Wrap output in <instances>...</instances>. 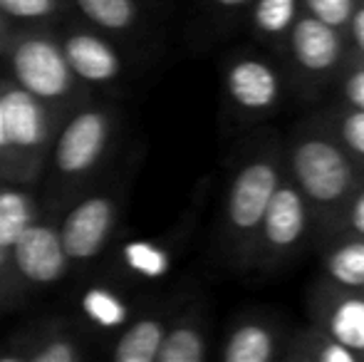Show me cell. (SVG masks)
<instances>
[{
	"mask_svg": "<svg viewBox=\"0 0 364 362\" xmlns=\"http://www.w3.org/2000/svg\"><path fill=\"white\" fill-rule=\"evenodd\" d=\"M107 119L100 112H82L68 124L55 149L58 166L65 174H80L90 169L105 149Z\"/></svg>",
	"mask_w": 364,
	"mask_h": 362,
	"instance_id": "8fae6325",
	"label": "cell"
},
{
	"mask_svg": "<svg viewBox=\"0 0 364 362\" xmlns=\"http://www.w3.org/2000/svg\"><path fill=\"white\" fill-rule=\"evenodd\" d=\"M347 55V35L302 10L278 58L285 65L290 82L302 95L320 97L327 87H335Z\"/></svg>",
	"mask_w": 364,
	"mask_h": 362,
	"instance_id": "3957f363",
	"label": "cell"
},
{
	"mask_svg": "<svg viewBox=\"0 0 364 362\" xmlns=\"http://www.w3.org/2000/svg\"><path fill=\"white\" fill-rule=\"evenodd\" d=\"M280 360L285 362H362L355 350L342 345L315 323L288 333Z\"/></svg>",
	"mask_w": 364,
	"mask_h": 362,
	"instance_id": "4fadbf2b",
	"label": "cell"
},
{
	"mask_svg": "<svg viewBox=\"0 0 364 362\" xmlns=\"http://www.w3.org/2000/svg\"><path fill=\"white\" fill-rule=\"evenodd\" d=\"M77 353L70 343H50L45 350H40L38 355H33V362H75Z\"/></svg>",
	"mask_w": 364,
	"mask_h": 362,
	"instance_id": "f1b7e54d",
	"label": "cell"
},
{
	"mask_svg": "<svg viewBox=\"0 0 364 362\" xmlns=\"http://www.w3.org/2000/svg\"><path fill=\"white\" fill-rule=\"evenodd\" d=\"M320 261L325 280L342 288L364 290V236L335 231L320 238Z\"/></svg>",
	"mask_w": 364,
	"mask_h": 362,
	"instance_id": "7c38bea8",
	"label": "cell"
},
{
	"mask_svg": "<svg viewBox=\"0 0 364 362\" xmlns=\"http://www.w3.org/2000/svg\"><path fill=\"white\" fill-rule=\"evenodd\" d=\"M357 0H300V8L307 15L322 20V23L332 25L335 30L347 35V25L355 13Z\"/></svg>",
	"mask_w": 364,
	"mask_h": 362,
	"instance_id": "d4e9b609",
	"label": "cell"
},
{
	"mask_svg": "<svg viewBox=\"0 0 364 362\" xmlns=\"http://www.w3.org/2000/svg\"><path fill=\"white\" fill-rule=\"evenodd\" d=\"M82 310L102 328H117L127 320V305L105 288H90L82 295Z\"/></svg>",
	"mask_w": 364,
	"mask_h": 362,
	"instance_id": "7402d4cb",
	"label": "cell"
},
{
	"mask_svg": "<svg viewBox=\"0 0 364 362\" xmlns=\"http://www.w3.org/2000/svg\"><path fill=\"white\" fill-rule=\"evenodd\" d=\"M206 338L196 325H176L164 333L161 348L156 353L159 362H203L206 360Z\"/></svg>",
	"mask_w": 364,
	"mask_h": 362,
	"instance_id": "d6986e66",
	"label": "cell"
},
{
	"mask_svg": "<svg viewBox=\"0 0 364 362\" xmlns=\"http://www.w3.org/2000/svg\"><path fill=\"white\" fill-rule=\"evenodd\" d=\"M312 233H315V216L310 203L283 171V179L275 186L260 221L250 268H258L263 275L280 271L307 246Z\"/></svg>",
	"mask_w": 364,
	"mask_h": 362,
	"instance_id": "277c9868",
	"label": "cell"
},
{
	"mask_svg": "<svg viewBox=\"0 0 364 362\" xmlns=\"http://www.w3.org/2000/svg\"><path fill=\"white\" fill-rule=\"evenodd\" d=\"M335 231H350L357 233V236H364V174L360 183L355 186V191L350 193V198H347L345 208H342L340 218H337L335 228H332V233Z\"/></svg>",
	"mask_w": 364,
	"mask_h": 362,
	"instance_id": "484cf974",
	"label": "cell"
},
{
	"mask_svg": "<svg viewBox=\"0 0 364 362\" xmlns=\"http://www.w3.org/2000/svg\"><path fill=\"white\" fill-rule=\"evenodd\" d=\"M283 171L310 203L315 233L322 238L332 233L364 166L347 154L325 122L315 117L302 122L283 144Z\"/></svg>",
	"mask_w": 364,
	"mask_h": 362,
	"instance_id": "6da1fadb",
	"label": "cell"
},
{
	"mask_svg": "<svg viewBox=\"0 0 364 362\" xmlns=\"http://www.w3.org/2000/svg\"><path fill=\"white\" fill-rule=\"evenodd\" d=\"M124 261L134 273L146 278H161L168 271V256L151 241H129L124 246Z\"/></svg>",
	"mask_w": 364,
	"mask_h": 362,
	"instance_id": "603a6c76",
	"label": "cell"
},
{
	"mask_svg": "<svg viewBox=\"0 0 364 362\" xmlns=\"http://www.w3.org/2000/svg\"><path fill=\"white\" fill-rule=\"evenodd\" d=\"M112 203L102 196L87 198L63 223V248L68 258H92L102 251L112 226Z\"/></svg>",
	"mask_w": 364,
	"mask_h": 362,
	"instance_id": "30bf717a",
	"label": "cell"
},
{
	"mask_svg": "<svg viewBox=\"0 0 364 362\" xmlns=\"http://www.w3.org/2000/svg\"><path fill=\"white\" fill-rule=\"evenodd\" d=\"M225 95L245 117H268L283 102V70L263 55H238L225 68Z\"/></svg>",
	"mask_w": 364,
	"mask_h": 362,
	"instance_id": "5b68a950",
	"label": "cell"
},
{
	"mask_svg": "<svg viewBox=\"0 0 364 362\" xmlns=\"http://www.w3.org/2000/svg\"><path fill=\"white\" fill-rule=\"evenodd\" d=\"M53 8L55 0H0V10L13 18H43Z\"/></svg>",
	"mask_w": 364,
	"mask_h": 362,
	"instance_id": "4316f807",
	"label": "cell"
},
{
	"mask_svg": "<svg viewBox=\"0 0 364 362\" xmlns=\"http://www.w3.org/2000/svg\"><path fill=\"white\" fill-rule=\"evenodd\" d=\"M8 147V134H5V122H3V102H0V149Z\"/></svg>",
	"mask_w": 364,
	"mask_h": 362,
	"instance_id": "4dcf8cb0",
	"label": "cell"
},
{
	"mask_svg": "<svg viewBox=\"0 0 364 362\" xmlns=\"http://www.w3.org/2000/svg\"><path fill=\"white\" fill-rule=\"evenodd\" d=\"M3 102V122H5V134H8V144L15 147H35L45 134V117L40 105L35 102V95L28 90H13Z\"/></svg>",
	"mask_w": 364,
	"mask_h": 362,
	"instance_id": "2e32d148",
	"label": "cell"
},
{
	"mask_svg": "<svg viewBox=\"0 0 364 362\" xmlns=\"http://www.w3.org/2000/svg\"><path fill=\"white\" fill-rule=\"evenodd\" d=\"M335 87L340 92L345 105L364 110V60L352 53V50L347 55L345 65H342L340 75H337Z\"/></svg>",
	"mask_w": 364,
	"mask_h": 362,
	"instance_id": "cb8c5ba5",
	"label": "cell"
},
{
	"mask_svg": "<svg viewBox=\"0 0 364 362\" xmlns=\"http://www.w3.org/2000/svg\"><path fill=\"white\" fill-rule=\"evenodd\" d=\"M15 266L35 283H53L68 271V253L60 236L48 226H25L13 246Z\"/></svg>",
	"mask_w": 364,
	"mask_h": 362,
	"instance_id": "ba28073f",
	"label": "cell"
},
{
	"mask_svg": "<svg viewBox=\"0 0 364 362\" xmlns=\"http://www.w3.org/2000/svg\"><path fill=\"white\" fill-rule=\"evenodd\" d=\"M80 10L97 25L109 30H124L136 15L134 0H77Z\"/></svg>",
	"mask_w": 364,
	"mask_h": 362,
	"instance_id": "44dd1931",
	"label": "cell"
},
{
	"mask_svg": "<svg viewBox=\"0 0 364 362\" xmlns=\"http://www.w3.org/2000/svg\"><path fill=\"white\" fill-rule=\"evenodd\" d=\"M347 43H350L352 53L364 60V0H357L355 5V13L347 25Z\"/></svg>",
	"mask_w": 364,
	"mask_h": 362,
	"instance_id": "83f0119b",
	"label": "cell"
},
{
	"mask_svg": "<svg viewBox=\"0 0 364 362\" xmlns=\"http://www.w3.org/2000/svg\"><path fill=\"white\" fill-rule=\"evenodd\" d=\"M65 60L73 73L90 82H107L119 75L117 53L95 35H73L65 43Z\"/></svg>",
	"mask_w": 364,
	"mask_h": 362,
	"instance_id": "9a60e30c",
	"label": "cell"
},
{
	"mask_svg": "<svg viewBox=\"0 0 364 362\" xmlns=\"http://www.w3.org/2000/svg\"><path fill=\"white\" fill-rule=\"evenodd\" d=\"M280 179H283V142L273 134H265L260 137L258 147L238 164L225 191L223 226L243 266H250L260 221Z\"/></svg>",
	"mask_w": 364,
	"mask_h": 362,
	"instance_id": "7a4b0ae2",
	"label": "cell"
},
{
	"mask_svg": "<svg viewBox=\"0 0 364 362\" xmlns=\"http://www.w3.org/2000/svg\"><path fill=\"white\" fill-rule=\"evenodd\" d=\"M320 119L335 134V139L345 147L347 154L360 166H364V110L342 102L332 112L320 115Z\"/></svg>",
	"mask_w": 364,
	"mask_h": 362,
	"instance_id": "ac0fdd59",
	"label": "cell"
},
{
	"mask_svg": "<svg viewBox=\"0 0 364 362\" xmlns=\"http://www.w3.org/2000/svg\"><path fill=\"white\" fill-rule=\"evenodd\" d=\"M18 82L30 95L53 100L70 87V65L65 55L48 40H25L13 55Z\"/></svg>",
	"mask_w": 364,
	"mask_h": 362,
	"instance_id": "52a82bcc",
	"label": "cell"
},
{
	"mask_svg": "<svg viewBox=\"0 0 364 362\" xmlns=\"http://www.w3.org/2000/svg\"><path fill=\"white\" fill-rule=\"evenodd\" d=\"M211 3L223 13H243V10H248L250 0H211Z\"/></svg>",
	"mask_w": 364,
	"mask_h": 362,
	"instance_id": "f546056e",
	"label": "cell"
},
{
	"mask_svg": "<svg viewBox=\"0 0 364 362\" xmlns=\"http://www.w3.org/2000/svg\"><path fill=\"white\" fill-rule=\"evenodd\" d=\"M300 13V0H250L248 23L255 38L280 55Z\"/></svg>",
	"mask_w": 364,
	"mask_h": 362,
	"instance_id": "5bb4252c",
	"label": "cell"
},
{
	"mask_svg": "<svg viewBox=\"0 0 364 362\" xmlns=\"http://www.w3.org/2000/svg\"><path fill=\"white\" fill-rule=\"evenodd\" d=\"M30 223L28 198L18 191H0V248H10Z\"/></svg>",
	"mask_w": 364,
	"mask_h": 362,
	"instance_id": "ffe728a7",
	"label": "cell"
},
{
	"mask_svg": "<svg viewBox=\"0 0 364 362\" xmlns=\"http://www.w3.org/2000/svg\"><path fill=\"white\" fill-rule=\"evenodd\" d=\"M285 328L270 315H250L228 330L223 362H275L283 355Z\"/></svg>",
	"mask_w": 364,
	"mask_h": 362,
	"instance_id": "9c48e42d",
	"label": "cell"
},
{
	"mask_svg": "<svg viewBox=\"0 0 364 362\" xmlns=\"http://www.w3.org/2000/svg\"><path fill=\"white\" fill-rule=\"evenodd\" d=\"M310 318L364 362V290L322 280L310 295Z\"/></svg>",
	"mask_w": 364,
	"mask_h": 362,
	"instance_id": "8992f818",
	"label": "cell"
},
{
	"mask_svg": "<svg viewBox=\"0 0 364 362\" xmlns=\"http://www.w3.org/2000/svg\"><path fill=\"white\" fill-rule=\"evenodd\" d=\"M164 340V325L154 318H144L132 325L114 348L117 362H154Z\"/></svg>",
	"mask_w": 364,
	"mask_h": 362,
	"instance_id": "e0dca14e",
	"label": "cell"
}]
</instances>
